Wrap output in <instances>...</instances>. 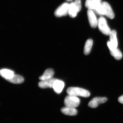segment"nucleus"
Here are the masks:
<instances>
[{
  "instance_id": "1",
  "label": "nucleus",
  "mask_w": 123,
  "mask_h": 123,
  "mask_svg": "<svg viewBox=\"0 0 123 123\" xmlns=\"http://www.w3.org/2000/svg\"><path fill=\"white\" fill-rule=\"evenodd\" d=\"M94 11L99 15H106L111 19L114 18V14L111 6L106 2H102L100 6Z\"/></svg>"
},
{
  "instance_id": "2",
  "label": "nucleus",
  "mask_w": 123,
  "mask_h": 123,
  "mask_svg": "<svg viewBox=\"0 0 123 123\" xmlns=\"http://www.w3.org/2000/svg\"><path fill=\"white\" fill-rule=\"evenodd\" d=\"M67 93L69 95L84 98H88L90 95V93L88 90L77 87H69L67 90Z\"/></svg>"
},
{
  "instance_id": "3",
  "label": "nucleus",
  "mask_w": 123,
  "mask_h": 123,
  "mask_svg": "<svg viewBox=\"0 0 123 123\" xmlns=\"http://www.w3.org/2000/svg\"><path fill=\"white\" fill-rule=\"evenodd\" d=\"M81 8V1L80 0H75L73 2L69 4L68 14L72 18H75L78 13L80 11Z\"/></svg>"
},
{
  "instance_id": "4",
  "label": "nucleus",
  "mask_w": 123,
  "mask_h": 123,
  "mask_svg": "<svg viewBox=\"0 0 123 123\" xmlns=\"http://www.w3.org/2000/svg\"><path fill=\"white\" fill-rule=\"evenodd\" d=\"M97 26L99 30L106 35H109L111 30L108 25L107 22L105 18L103 17H101L98 20Z\"/></svg>"
},
{
  "instance_id": "5",
  "label": "nucleus",
  "mask_w": 123,
  "mask_h": 123,
  "mask_svg": "<svg viewBox=\"0 0 123 123\" xmlns=\"http://www.w3.org/2000/svg\"><path fill=\"white\" fill-rule=\"evenodd\" d=\"M64 103L65 106L76 108L80 104V99L77 97L68 95L65 97Z\"/></svg>"
},
{
  "instance_id": "6",
  "label": "nucleus",
  "mask_w": 123,
  "mask_h": 123,
  "mask_svg": "<svg viewBox=\"0 0 123 123\" xmlns=\"http://www.w3.org/2000/svg\"><path fill=\"white\" fill-rule=\"evenodd\" d=\"M107 45L110 50V53L115 59L120 60L122 59L123 54L118 48L113 46L110 41L107 42Z\"/></svg>"
},
{
  "instance_id": "7",
  "label": "nucleus",
  "mask_w": 123,
  "mask_h": 123,
  "mask_svg": "<svg viewBox=\"0 0 123 123\" xmlns=\"http://www.w3.org/2000/svg\"><path fill=\"white\" fill-rule=\"evenodd\" d=\"M69 6L68 3L65 2L62 4L56 10L55 15L57 17H61L67 15L68 14Z\"/></svg>"
},
{
  "instance_id": "8",
  "label": "nucleus",
  "mask_w": 123,
  "mask_h": 123,
  "mask_svg": "<svg viewBox=\"0 0 123 123\" xmlns=\"http://www.w3.org/2000/svg\"><path fill=\"white\" fill-rule=\"evenodd\" d=\"M107 100V98L106 97H95L90 101L88 104V106L92 108H95L99 104L106 102Z\"/></svg>"
},
{
  "instance_id": "9",
  "label": "nucleus",
  "mask_w": 123,
  "mask_h": 123,
  "mask_svg": "<svg viewBox=\"0 0 123 123\" xmlns=\"http://www.w3.org/2000/svg\"><path fill=\"white\" fill-rule=\"evenodd\" d=\"M88 20L90 25L92 28H95L97 26L98 20L94 12L92 10L88 9L87 11Z\"/></svg>"
},
{
  "instance_id": "10",
  "label": "nucleus",
  "mask_w": 123,
  "mask_h": 123,
  "mask_svg": "<svg viewBox=\"0 0 123 123\" xmlns=\"http://www.w3.org/2000/svg\"><path fill=\"white\" fill-rule=\"evenodd\" d=\"M102 2V0H86L85 6L88 9L94 11L100 6Z\"/></svg>"
},
{
  "instance_id": "11",
  "label": "nucleus",
  "mask_w": 123,
  "mask_h": 123,
  "mask_svg": "<svg viewBox=\"0 0 123 123\" xmlns=\"http://www.w3.org/2000/svg\"><path fill=\"white\" fill-rule=\"evenodd\" d=\"M64 86L65 84L63 81L61 80L56 79L53 84L52 88L56 93L59 94L62 92Z\"/></svg>"
},
{
  "instance_id": "12",
  "label": "nucleus",
  "mask_w": 123,
  "mask_h": 123,
  "mask_svg": "<svg viewBox=\"0 0 123 123\" xmlns=\"http://www.w3.org/2000/svg\"><path fill=\"white\" fill-rule=\"evenodd\" d=\"M0 74L3 78L7 80L11 79L15 75L13 71L11 69L6 68L1 69Z\"/></svg>"
},
{
  "instance_id": "13",
  "label": "nucleus",
  "mask_w": 123,
  "mask_h": 123,
  "mask_svg": "<svg viewBox=\"0 0 123 123\" xmlns=\"http://www.w3.org/2000/svg\"><path fill=\"white\" fill-rule=\"evenodd\" d=\"M56 80V79L53 78L48 80L41 81L39 83V86L42 88H52L53 84Z\"/></svg>"
},
{
  "instance_id": "14",
  "label": "nucleus",
  "mask_w": 123,
  "mask_h": 123,
  "mask_svg": "<svg viewBox=\"0 0 123 123\" xmlns=\"http://www.w3.org/2000/svg\"><path fill=\"white\" fill-rule=\"evenodd\" d=\"M54 74V70L52 69H48L45 70L43 75L39 77V79L41 81L52 79Z\"/></svg>"
},
{
  "instance_id": "15",
  "label": "nucleus",
  "mask_w": 123,
  "mask_h": 123,
  "mask_svg": "<svg viewBox=\"0 0 123 123\" xmlns=\"http://www.w3.org/2000/svg\"><path fill=\"white\" fill-rule=\"evenodd\" d=\"M61 112L67 115L74 116L77 114V111L76 108L65 106L61 110Z\"/></svg>"
},
{
  "instance_id": "16",
  "label": "nucleus",
  "mask_w": 123,
  "mask_h": 123,
  "mask_svg": "<svg viewBox=\"0 0 123 123\" xmlns=\"http://www.w3.org/2000/svg\"><path fill=\"white\" fill-rule=\"evenodd\" d=\"M110 42L113 46L117 47L118 46V40L117 37L116 31L113 30L111 31L110 34Z\"/></svg>"
},
{
  "instance_id": "17",
  "label": "nucleus",
  "mask_w": 123,
  "mask_h": 123,
  "mask_svg": "<svg viewBox=\"0 0 123 123\" xmlns=\"http://www.w3.org/2000/svg\"><path fill=\"white\" fill-rule=\"evenodd\" d=\"M93 44L92 40L89 39L86 40L84 48V52L85 55H88L90 53Z\"/></svg>"
},
{
  "instance_id": "18",
  "label": "nucleus",
  "mask_w": 123,
  "mask_h": 123,
  "mask_svg": "<svg viewBox=\"0 0 123 123\" xmlns=\"http://www.w3.org/2000/svg\"><path fill=\"white\" fill-rule=\"evenodd\" d=\"M8 81L14 84H20L24 81L23 77L20 75L15 74L11 79L8 80Z\"/></svg>"
},
{
  "instance_id": "19",
  "label": "nucleus",
  "mask_w": 123,
  "mask_h": 123,
  "mask_svg": "<svg viewBox=\"0 0 123 123\" xmlns=\"http://www.w3.org/2000/svg\"><path fill=\"white\" fill-rule=\"evenodd\" d=\"M118 100L120 103L123 104V95L119 97Z\"/></svg>"
}]
</instances>
